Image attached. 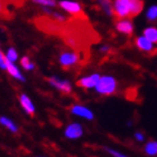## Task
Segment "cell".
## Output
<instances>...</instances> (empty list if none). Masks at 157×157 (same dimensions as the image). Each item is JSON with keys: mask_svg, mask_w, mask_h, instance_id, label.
<instances>
[{"mask_svg": "<svg viewBox=\"0 0 157 157\" xmlns=\"http://www.w3.org/2000/svg\"><path fill=\"white\" fill-rule=\"evenodd\" d=\"M65 24L59 23L57 20L53 19L52 17L47 16L38 17L36 19V25L39 29H42L45 33L52 34V35H59V36L62 35Z\"/></svg>", "mask_w": 157, "mask_h": 157, "instance_id": "cell-1", "label": "cell"}, {"mask_svg": "<svg viewBox=\"0 0 157 157\" xmlns=\"http://www.w3.org/2000/svg\"><path fill=\"white\" fill-rule=\"evenodd\" d=\"M94 88L100 94L111 95L117 90V80L112 76H101Z\"/></svg>", "mask_w": 157, "mask_h": 157, "instance_id": "cell-2", "label": "cell"}, {"mask_svg": "<svg viewBox=\"0 0 157 157\" xmlns=\"http://www.w3.org/2000/svg\"><path fill=\"white\" fill-rule=\"evenodd\" d=\"M78 63H80V54L78 52L64 49L59 54V64L65 71L74 67Z\"/></svg>", "mask_w": 157, "mask_h": 157, "instance_id": "cell-3", "label": "cell"}, {"mask_svg": "<svg viewBox=\"0 0 157 157\" xmlns=\"http://www.w3.org/2000/svg\"><path fill=\"white\" fill-rule=\"evenodd\" d=\"M59 6L61 7L62 9L65 10V11H67L69 13L73 15V17H75V18L88 20V17L85 16V13H83V10H82V7L80 6L78 2L63 0V1H59Z\"/></svg>", "mask_w": 157, "mask_h": 157, "instance_id": "cell-4", "label": "cell"}, {"mask_svg": "<svg viewBox=\"0 0 157 157\" xmlns=\"http://www.w3.org/2000/svg\"><path fill=\"white\" fill-rule=\"evenodd\" d=\"M135 44H136V46L138 47L139 51L146 53L147 55L149 56L157 55V47H155L154 44L151 40H148L145 36L137 37V38L135 39Z\"/></svg>", "mask_w": 157, "mask_h": 157, "instance_id": "cell-5", "label": "cell"}, {"mask_svg": "<svg viewBox=\"0 0 157 157\" xmlns=\"http://www.w3.org/2000/svg\"><path fill=\"white\" fill-rule=\"evenodd\" d=\"M47 81L52 86L57 89L59 91H61L64 94H70L72 92V85L66 80H61V78H56V76H52V78H47Z\"/></svg>", "mask_w": 157, "mask_h": 157, "instance_id": "cell-6", "label": "cell"}, {"mask_svg": "<svg viewBox=\"0 0 157 157\" xmlns=\"http://www.w3.org/2000/svg\"><path fill=\"white\" fill-rule=\"evenodd\" d=\"M100 78H101V76L99 75V74H92V75H90V76H86V78H81V80H78V81L76 82V85L80 86V88H84V89L94 88Z\"/></svg>", "mask_w": 157, "mask_h": 157, "instance_id": "cell-7", "label": "cell"}, {"mask_svg": "<svg viewBox=\"0 0 157 157\" xmlns=\"http://www.w3.org/2000/svg\"><path fill=\"white\" fill-rule=\"evenodd\" d=\"M70 110H71L73 115L80 116V117H83L85 119H89V120H92L94 118V116H93V113H92L90 109L85 108V107H83L81 105H74L73 107H71Z\"/></svg>", "mask_w": 157, "mask_h": 157, "instance_id": "cell-8", "label": "cell"}, {"mask_svg": "<svg viewBox=\"0 0 157 157\" xmlns=\"http://www.w3.org/2000/svg\"><path fill=\"white\" fill-rule=\"evenodd\" d=\"M82 135H83L82 126L81 124H76V122L75 124H70L65 130V137L70 138V139H76V138H80Z\"/></svg>", "mask_w": 157, "mask_h": 157, "instance_id": "cell-9", "label": "cell"}, {"mask_svg": "<svg viewBox=\"0 0 157 157\" xmlns=\"http://www.w3.org/2000/svg\"><path fill=\"white\" fill-rule=\"evenodd\" d=\"M19 102L20 105L23 107V109L25 110L26 113H28L29 116H34L35 113V107H34V103L32 102V100L29 99V97L27 94H20L19 95Z\"/></svg>", "mask_w": 157, "mask_h": 157, "instance_id": "cell-10", "label": "cell"}, {"mask_svg": "<svg viewBox=\"0 0 157 157\" xmlns=\"http://www.w3.org/2000/svg\"><path fill=\"white\" fill-rule=\"evenodd\" d=\"M116 28H117L118 32H120L122 34H126L128 36H131L132 33H134V26L129 19L128 20H120V21H117L116 24Z\"/></svg>", "mask_w": 157, "mask_h": 157, "instance_id": "cell-11", "label": "cell"}, {"mask_svg": "<svg viewBox=\"0 0 157 157\" xmlns=\"http://www.w3.org/2000/svg\"><path fill=\"white\" fill-rule=\"evenodd\" d=\"M144 8V1L143 0H130V13H129V19L135 18L141 13Z\"/></svg>", "mask_w": 157, "mask_h": 157, "instance_id": "cell-12", "label": "cell"}, {"mask_svg": "<svg viewBox=\"0 0 157 157\" xmlns=\"http://www.w3.org/2000/svg\"><path fill=\"white\" fill-rule=\"evenodd\" d=\"M6 70H7V72L9 73L13 78H17V80H19V81H23V82L25 81V78H24V75L20 73L18 67H17L13 62L8 61V59H7V62H6Z\"/></svg>", "mask_w": 157, "mask_h": 157, "instance_id": "cell-13", "label": "cell"}, {"mask_svg": "<svg viewBox=\"0 0 157 157\" xmlns=\"http://www.w3.org/2000/svg\"><path fill=\"white\" fill-rule=\"evenodd\" d=\"M98 3H99V6L101 7V9L103 10L108 16L115 18V10H113V6H112L111 0H98Z\"/></svg>", "mask_w": 157, "mask_h": 157, "instance_id": "cell-14", "label": "cell"}, {"mask_svg": "<svg viewBox=\"0 0 157 157\" xmlns=\"http://www.w3.org/2000/svg\"><path fill=\"white\" fill-rule=\"evenodd\" d=\"M0 124H2L3 127H6L8 130H10L11 132H13V134L18 132L17 124H15L13 120H10L9 118L5 117V116H1V117H0Z\"/></svg>", "mask_w": 157, "mask_h": 157, "instance_id": "cell-15", "label": "cell"}, {"mask_svg": "<svg viewBox=\"0 0 157 157\" xmlns=\"http://www.w3.org/2000/svg\"><path fill=\"white\" fill-rule=\"evenodd\" d=\"M144 36L151 40L153 44H157V28L155 27H147L144 29Z\"/></svg>", "mask_w": 157, "mask_h": 157, "instance_id": "cell-16", "label": "cell"}, {"mask_svg": "<svg viewBox=\"0 0 157 157\" xmlns=\"http://www.w3.org/2000/svg\"><path fill=\"white\" fill-rule=\"evenodd\" d=\"M145 153L149 156H155L157 155V141H149L145 145Z\"/></svg>", "mask_w": 157, "mask_h": 157, "instance_id": "cell-17", "label": "cell"}, {"mask_svg": "<svg viewBox=\"0 0 157 157\" xmlns=\"http://www.w3.org/2000/svg\"><path fill=\"white\" fill-rule=\"evenodd\" d=\"M20 64H21V66H23L25 70H27V71H32V70H34V67H35V64L30 62V59L28 56H24V57H21V59H20Z\"/></svg>", "mask_w": 157, "mask_h": 157, "instance_id": "cell-18", "label": "cell"}, {"mask_svg": "<svg viewBox=\"0 0 157 157\" xmlns=\"http://www.w3.org/2000/svg\"><path fill=\"white\" fill-rule=\"evenodd\" d=\"M147 20L148 21H156L157 20V6L151 7L147 11Z\"/></svg>", "mask_w": 157, "mask_h": 157, "instance_id": "cell-19", "label": "cell"}, {"mask_svg": "<svg viewBox=\"0 0 157 157\" xmlns=\"http://www.w3.org/2000/svg\"><path fill=\"white\" fill-rule=\"evenodd\" d=\"M6 57L8 61H10V62L15 63L17 61V59H18V54H17L16 49L13 48V47H10L9 49H8V52H7L6 54Z\"/></svg>", "mask_w": 157, "mask_h": 157, "instance_id": "cell-20", "label": "cell"}, {"mask_svg": "<svg viewBox=\"0 0 157 157\" xmlns=\"http://www.w3.org/2000/svg\"><path fill=\"white\" fill-rule=\"evenodd\" d=\"M33 1L36 3H39V5H43V6H46V7H55L56 6L55 0H33Z\"/></svg>", "mask_w": 157, "mask_h": 157, "instance_id": "cell-21", "label": "cell"}, {"mask_svg": "<svg viewBox=\"0 0 157 157\" xmlns=\"http://www.w3.org/2000/svg\"><path fill=\"white\" fill-rule=\"evenodd\" d=\"M6 62H7L6 55L0 51V69L6 70Z\"/></svg>", "mask_w": 157, "mask_h": 157, "instance_id": "cell-22", "label": "cell"}, {"mask_svg": "<svg viewBox=\"0 0 157 157\" xmlns=\"http://www.w3.org/2000/svg\"><path fill=\"white\" fill-rule=\"evenodd\" d=\"M107 151H108L109 154H111L113 157H127L126 155H124V154H120L119 151H113V149H110V148H107Z\"/></svg>", "mask_w": 157, "mask_h": 157, "instance_id": "cell-23", "label": "cell"}, {"mask_svg": "<svg viewBox=\"0 0 157 157\" xmlns=\"http://www.w3.org/2000/svg\"><path fill=\"white\" fill-rule=\"evenodd\" d=\"M135 138H136L138 141H143L144 140V135L140 134V132H136V134H135Z\"/></svg>", "mask_w": 157, "mask_h": 157, "instance_id": "cell-24", "label": "cell"}, {"mask_svg": "<svg viewBox=\"0 0 157 157\" xmlns=\"http://www.w3.org/2000/svg\"><path fill=\"white\" fill-rule=\"evenodd\" d=\"M109 49H110V47H109V46H102L101 48H100V52L105 53V52H108Z\"/></svg>", "mask_w": 157, "mask_h": 157, "instance_id": "cell-25", "label": "cell"}, {"mask_svg": "<svg viewBox=\"0 0 157 157\" xmlns=\"http://www.w3.org/2000/svg\"><path fill=\"white\" fill-rule=\"evenodd\" d=\"M2 3H1V0H0V13H1V10H2Z\"/></svg>", "mask_w": 157, "mask_h": 157, "instance_id": "cell-26", "label": "cell"}]
</instances>
